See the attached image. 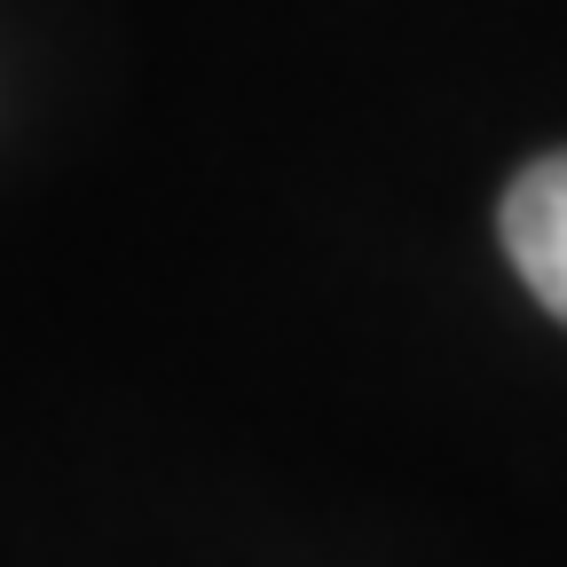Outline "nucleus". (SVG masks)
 I'll return each instance as SVG.
<instances>
[{"mask_svg":"<svg viewBox=\"0 0 567 567\" xmlns=\"http://www.w3.org/2000/svg\"><path fill=\"white\" fill-rule=\"evenodd\" d=\"M496 229H505V252H513L520 284L567 323V151L536 158V166L505 189Z\"/></svg>","mask_w":567,"mask_h":567,"instance_id":"nucleus-1","label":"nucleus"}]
</instances>
